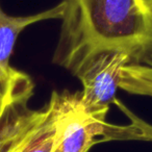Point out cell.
<instances>
[{"label":"cell","mask_w":152,"mask_h":152,"mask_svg":"<svg viewBox=\"0 0 152 152\" xmlns=\"http://www.w3.org/2000/svg\"><path fill=\"white\" fill-rule=\"evenodd\" d=\"M120 89L133 95L152 97V66L134 61L124 66L121 72Z\"/></svg>","instance_id":"obj_6"},{"label":"cell","mask_w":152,"mask_h":152,"mask_svg":"<svg viewBox=\"0 0 152 152\" xmlns=\"http://www.w3.org/2000/svg\"><path fill=\"white\" fill-rule=\"evenodd\" d=\"M132 53L124 49H110L95 53L73 74L83 83L81 97L92 110L108 112L116 101L121 72L132 61Z\"/></svg>","instance_id":"obj_4"},{"label":"cell","mask_w":152,"mask_h":152,"mask_svg":"<svg viewBox=\"0 0 152 152\" xmlns=\"http://www.w3.org/2000/svg\"><path fill=\"white\" fill-rule=\"evenodd\" d=\"M53 63L74 74L95 53L124 49L133 57L152 34V13L140 0H63ZM132 57V59H133Z\"/></svg>","instance_id":"obj_1"},{"label":"cell","mask_w":152,"mask_h":152,"mask_svg":"<svg viewBox=\"0 0 152 152\" xmlns=\"http://www.w3.org/2000/svg\"><path fill=\"white\" fill-rule=\"evenodd\" d=\"M151 20H152V15H151ZM132 61L152 66V34H151V38H150V41L147 43V45L137 53V55L133 57Z\"/></svg>","instance_id":"obj_8"},{"label":"cell","mask_w":152,"mask_h":152,"mask_svg":"<svg viewBox=\"0 0 152 152\" xmlns=\"http://www.w3.org/2000/svg\"><path fill=\"white\" fill-rule=\"evenodd\" d=\"M23 99V98H22ZM19 100V99H18ZM13 101H15V100H7V99H5L4 97H3L1 94H0V118L2 117V115H3V113H4V110H5V108L7 107V105H9L11 102H13Z\"/></svg>","instance_id":"obj_9"},{"label":"cell","mask_w":152,"mask_h":152,"mask_svg":"<svg viewBox=\"0 0 152 152\" xmlns=\"http://www.w3.org/2000/svg\"><path fill=\"white\" fill-rule=\"evenodd\" d=\"M115 103L118 104V106L129 117V119L131 120V123L135 125L139 128L140 135L139 140H143V141H150L152 142V125H150L149 123L145 122L142 119H140L139 117H137L135 115H133L130 110H128L122 103H120L119 101H115Z\"/></svg>","instance_id":"obj_7"},{"label":"cell","mask_w":152,"mask_h":152,"mask_svg":"<svg viewBox=\"0 0 152 152\" xmlns=\"http://www.w3.org/2000/svg\"><path fill=\"white\" fill-rule=\"evenodd\" d=\"M140 2L148 12L152 13V0H140Z\"/></svg>","instance_id":"obj_10"},{"label":"cell","mask_w":152,"mask_h":152,"mask_svg":"<svg viewBox=\"0 0 152 152\" xmlns=\"http://www.w3.org/2000/svg\"><path fill=\"white\" fill-rule=\"evenodd\" d=\"M63 14V1L50 10L25 17L9 16L0 7V94L5 99L30 98L34 93V83L29 76L18 71L10 64V58L20 32L37 22L61 19Z\"/></svg>","instance_id":"obj_5"},{"label":"cell","mask_w":152,"mask_h":152,"mask_svg":"<svg viewBox=\"0 0 152 152\" xmlns=\"http://www.w3.org/2000/svg\"><path fill=\"white\" fill-rule=\"evenodd\" d=\"M56 123L53 152H88L94 144L107 139L137 140V126H113L106 123L107 112L92 110L85 104L81 92H52L48 102Z\"/></svg>","instance_id":"obj_2"},{"label":"cell","mask_w":152,"mask_h":152,"mask_svg":"<svg viewBox=\"0 0 152 152\" xmlns=\"http://www.w3.org/2000/svg\"><path fill=\"white\" fill-rule=\"evenodd\" d=\"M29 98L15 100L0 118V152H53L55 116L50 104L30 110Z\"/></svg>","instance_id":"obj_3"}]
</instances>
